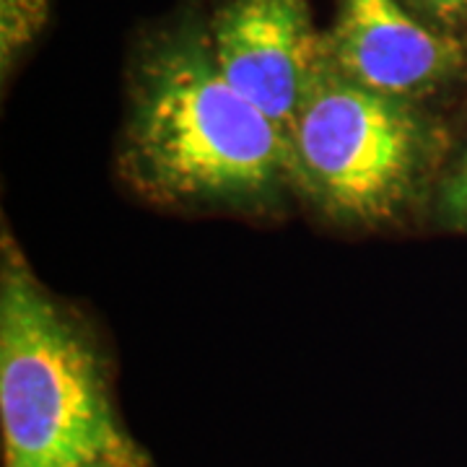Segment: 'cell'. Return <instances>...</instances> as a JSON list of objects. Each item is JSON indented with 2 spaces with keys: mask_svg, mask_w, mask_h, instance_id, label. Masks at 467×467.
<instances>
[{
  "mask_svg": "<svg viewBox=\"0 0 467 467\" xmlns=\"http://www.w3.org/2000/svg\"><path fill=\"white\" fill-rule=\"evenodd\" d=\"M78 467H153L150 465L149 454L143 450L133 451V454H115V457H101L94 462H86Z\"/></svg>",
  "mask_w": 467,
  "mask_h": 467,
  "instance_id": "cell-9",
  "label": "cell"
},
{
  "mask_svg": "<svg viewBox=\"0 0 467 467\" xmlns=\"http://www.w3.org/2000/svg\"><path fill=\"white\" fill-rule=\"evenodd\" d=\"M117 167L140 198L184 211H275L296 190L278 125L218 70L208 34L153 42L130 76Z\"/></svg>",
  "mask_w": 467,
  "mask_h": 467,
  "instance_id": "cell-1",
  "label": "cell"
},
{
  "mask_svg": "<svg viewBox=\"0 0 467 467\" xmlns=\"http://www.w3.org/2000/svg\"><path fill=\"white\" fill-rule=\"evenodd\" d=\"M402 3L436 29L467 36V0H402Z\"/></svg>",
  "mask_w": 467,
  "mask_h": 467,
  "instance_id": "cell-8",
  "label": "cell"
},
{
  "mask_svg": "<svg viewBox=\"0 0 467 467\" xmlns=\"http://www.w3.org/2000/svg\"><path fill=\"white\" fill-rule=\"evenodd\" d=\"M291 150L296 192L319 213L340 226L384 229L436 198L447 128L426 104L356 84L325 57Z\"/></svg>",
  "mask_w": 467,
  "mask_h": 467,
  "instance_id": "cell-3",
  "label": "cell"
},
{
  "mask_svg": "<svg viewBox=\"0 0 467 467\" xmlns=\"http://www.w3.org/2000/svg\"><path fill=\"white\" fill-rule=\"evenodd\" d=\"M325 50L350 81L420 104L467 81V36L436 29L402 0H337Z\"/></svg>",
  "mask_w": 467,
  "mask_h": 467,
  "instance_id": "cell-4",
  "label": "cell"
},
{
  "mask_svg": "<svg viewBox=\"0 0 467 467\" xmlns=\"http://www.w3.org/2000/svg\"><path fill=\"white\" fill-rule=\"evenodd\" d=\"M434 213L439 226L467 234V143L441 174L434 198Z\"/></svg>",
  "mask_w": 467,
  "mask_h": 467,
  "instance_id": "cell-7",
  "label": "cell"
},
{
  "mask_svg": "<svg viewBox=\"0 0 467 467\" xmlns=\"http://www.w3.org/2000/svg\"><path fill=\"white\" fill-rule=\"evenodd\" d=\"M208 42L223 78L291 140L327 57L309 0H229L211 21Z\"/></svg>",
  "mask_w": 467,
  "mask_h": 467,
  "instance_id": "cell-5",
  "label": "cell"
},
{
  "mask_svg": "<svg viewBox=\"0 0 467 467\" xmlns=\"http://www.w3.org/2000/svg\"><path fill=\"white\" fill-rule=\"evenodd\" d=\"M3 467H78L140 447L117 413L97 335L52 296L3 229L0 250Z\"/></svg>",
  "mask_w": 467,
  "mask_h": 467,
  "instance_id": "cell-2",
  "label": "cell"
},
{
  "mask_svg": "<svg viewBox=\"0 0 467 467\" xmlns=\"http://www.w3.org/2000/svg\"><path fill=\"white\" fill-rule=\"evenodd\" d=\"M0 57L8 76L16 60L45 29L50 0H0Z\"/></svg>",
  "mask_w": 467,
  "mask_h": 467,
  "instance_id": "cell-6",
  "label": "cell"
}]
</instances>
